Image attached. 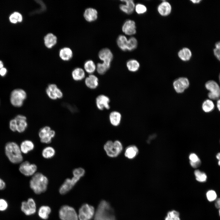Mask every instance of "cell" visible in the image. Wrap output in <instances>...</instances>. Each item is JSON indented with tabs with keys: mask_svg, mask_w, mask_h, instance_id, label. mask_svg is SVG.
I'll list each match as a JSON object with an SVG mask.
<instances>
[{
	"mask_svg": "<svg viewBox=\"0 0 220 220\" xmlns=\"http://www.w3.org/2000/svg\"><path fill=\"white\" fill-rule=\"evenodd\" d=\"M5 152L9 161L14 164L22 162L23 160L20 147L16 142H7L5 146Z\"/></svg>",
	"mask_w": 220,
	"mask_h": 220,
	"instance_id": "obj_1",
	"label": "cell"
},
{
	"mask_svg": "<svg viewBox=\"0 0 220 220\" xmlns=\"http://www.w3.org/2000/svg\"><path fill=\"white\" fill-rule=\"evenodd\" d=\"M94 220H116L112 208L105 200L99 204L94 216Z\"/></svg>",
	"mask_w": 220,
	"mask_h": 220,
	"instance_id": "obj_2",
	"label": "cell"
},
{
	"mask_svg": "<svg viewBox=\"0 0 220 220\" xmlns=\"http://www.w3.org/2000/svg\"><path fill=\"white\" fill-rule=\"evenodd\" d=\"M48 183L47 178L42 173L38 172L32 177L29 182L30 187L34 193L39 194L45 192Z\"/></svg>",
	"mask_w": 220,
	"mask_h": 220,
	"instance_id": "obj_3",
	"label": "cell"
},
{
	"mask_svg": "<svg viewBox=\"0 0 220 220\" xmlns=\"http://www.w3.org/2000/svg\"><path fill=\"white\" fill-rule=\"evenodd\" d=\"M104 148L108 156L114 158L118 156L121 153L123 146L121 142L118 140L114 141L109 140L105 144Z\"/></svg>",
	"mask_w": 220,
	"mask_h": 220,
	"instance_id": "obj_4",
	"label": "cell"
},
{
	"mask_svg": "<svg viewBox=\"0 0 220 220\" xmlns=\"http://www.w3.org/2000/svg\"><path fill=\"white\" fill-rule=\"evenodd\" d=\"M59 216L61 220H79L78 214L74 208L67 205L61 207Z\"/></svg>",
	"mask_w": 220,
	"mask_h": 220,
	"instance_id": "obj_5",
	"label": "cell"
},
{
	"mask_svg": "<svg viewBox=\"0 0 220 220\" xmlns=\"http://www.w3.org/2000/svg\"><path fill=\"white\" fill-rule=\"evenodd\" d=\"M26 92L24 90L17 89L13 90L11 93L10 101L14 106L20 107L23 105L24 101L27 98Z\"/></svg>",
	"mask_w": 220,
	"mask_h": 220,
	"instance_id": "obj_6",
	"label": "cell"
},
{
	"mask_svg": "<svg viewBox=\"0 0 220 220\" xmlns=\"http://www.w3.org/2000/svg\"><path fill=\"white\" fill-rule=\"evenodd\" d=\"M95 213L94 207L87 204H83L79 209L78 214L79 220H90Z\"/></svg>",
	"mask_w": 220,
	"mask_h": 220,
	"instance_id": "obj_7",
	"label": "cell"
},
{
	"mask_svg": "<svg viewBox=\"0 0 220 220\" xmlns=\"http://www.w3.org/2000/svg\"><path fill=\"white\" fill-rule=\"evenodd\" d=\"M206 88L209 91L208 97L212 100L218 99L220 97V88L218 84L213 80H209L205 84Z\"/></svg>",
	"mask_w": 220,
	"mask_h": 220,
	"instance_id": "obj_8",
	"label": "cell"
},
{
	"mask_svg": "<svg viewBox=\"0 0 220 220\" xmlns=\"http://www.w3.org/2000/svg\"><path fill=\"white\" fill-rule=\"evenodd\" d=\"M19 170L24 175L29 176L35 174L37 170V167L34 164H31L28 161H25L20 164Z\"/></svg>",
	"mask_w": 220,
	"mask_h": 220,
	"instance_id": "obj_9",
	"label": "cell"
},
{
	"mask_svg": "<svg viewBox=\"0 0 220 220\" xmlns=\"http://www.w3.org/2000/svg\"><path fill=\"white\" fill-rule=\"evenodd\" d=\"M173 84L175 91L178 93H181L184 92L188 87L189 82L187 78L181 77L175 80Z\"/></svg>",
	"mask_w": 220,
	"mask_h": 220,
	"instance_id": "obj_10",
	"label": "cell"
},
{
	"mask_svg": "<svg viewBox=\"0 0 220 220\" xmlns=\"http://www.w3.org/2000/svg\"><path fill=\"white\" fill-rule=\"evenodd\" d=\"M136 28L135 22L133 20L128 19L123 24L122 30L123 32L126 35L131 36L136 34Z\"/></svg>",
	"mask_w": 220,
	"mask_h": 220,
	"instance_id": "obj_11",
	"label": "cell"
},
{
	"mask_svg": "<svg viewBox=\"0 0 220 220\" xmlns=\"http://www.w3.org/2000/svg\"><path fill=\"white\" fill-rule=\"evenodd\" d=\"M98 56L103 63L109 65L111 64L113 57V53L109 49L105 48L101 49L99 52Z\"/></svg>",
	"mask_w": 220,
	"mask_h": 220,
	"instance_id": "obj_12",
	"label": "cell"
},
{
	"mask_svg": "<svg viewBox=\"0 0 220 220\" xmlns=\"http://www.w3.org/2000/svg\"><path fill=\"white\" fill-rule=\"evenodd\" d=\"M110 100L107 96L101 94L98 95L96 99V104L97 108L101 110L104 109H108L110 108Z\"/></svg>",
	"mask_w": 220,
	"mask_h": 220,
	"instance_id": "obj_13",
	"label": "cell"
},
{
	"mask_svg": "<svg viewBox=\"0 0 220 220\" xmlns=\"http://www.w3.org/2000/svg\"><path fill=\"white\" fill-rule=\"evenodd\" d=\"M120 1L124 3L119 5L120 10L126 14H132L135 10V5L134 1L133 0H122Z\"/></svg>",
	"mask_w": 220,
	"mask_h": 220,
	"instance_id": "obj_14",
	"label": "cell"
},
{
	"mask_svg": "<svg viewBox=\"0 0 220 220\" xmlns=\"http://www.w3.org/2000/svg\"><path fill=\"white\" fill-rule=\"evenodd\" d=\"M98 13L97 10L92 7L86 8L83 13V17L87 22H91L97 20L98 18Z\"/></svg>",
	"mask_w": 220,
	"mask_h": 220,
	"instance_id": "obj_15",
	"label": "cell"
},
{
	"mask_svg": "<svg viewBox=\"0 0 220 220\" xmlns=\"http://www.w3.org/2000/svg\"><path fill=\"white\" fill-rule=\"evenodd\" d=\"M14 119L17 122V131L20 133L24 132L28 126L26 117L22 115H18Z\"/></svg>",
	"mask_w": 220,
	"mask_h": 220,
	"instance_id": "obj_16",
	"label": "cell"
},
{
	"mask_svg": "<svg viewBox=\"0 0 220 220\" xmlns=\"http://www.w3.org/2000/svg\"><path fill=\"white\" fill-rule=\"evenodd\" d=\"M157 10L159 13L163 16L169 15L171 11V6L170 4L166 1L162 2L158 6Z\"/></svg>",
	"mask_w": 220,
	"mask_h": 220,
	"instance_id": "obj_17",
	"label": "cell"
},
{
	"mask_svg": "<svg viewBox=\"0 0 220 220\" xmlns=\"http://www.w3.org/2000/svg\"><path fill=\"white\" fill-rule=\"evenodd\" d=\"M57 39V36L54 34L51 33H48L44 37V45L46 48L51 49L56 45Z\"/></svg>",
	"mask_w": 220,
	"mask_h": 220,
	"instance_id": "obj_18",
	"label": "cell"
},
{
	"mask_svg": "<svg viewBox=\"0 0 220 220\" xmlns=\"http://www.w3.org/2000/svg\"><path fill=\"white\" fill-rule=\"evenodd\" d=\"M85 83L88 88L92 89H95L98 86V79L93 74H90L85 78Z\"/></svg>",
	"mask_w": 220,
	"mask_h": 220,
	"instance_id": "obj_19",
	"label": "cell"
},
{
	"mask_svg": "<svg viewBox=\"0 0 220 220\" xmlns=\"http://www.w3.org/2000/svg\"><path fill=\"white\" fill-rule=\"evenodd\" d=\"M75 185L72 179L67 178L60 187L59 192L61 194H65L69 191Z\"/></svg>",
	"mask_w": 220,
	"mask_h": 220,
	"instance_id": "obj_20",
	"label": "cell"
},
{
	"mask_svg": "<svg viewBox=\"0 0 220 220\" xmlns=\"http://www.w3.org/2000/svg\"><path fill=\"white\" fill-rule=\"evenodd\" d=\"M73 52L72 49L67 47L61 49L59 52V56L61 59L65 61L70 60L73 56Z\"/></svg>",
	"mask_w": 220,
	"mask_h": 220,
	"instance_id": "obj_21",
	"label": "cell"
},
{
	"mask_svg": "<svg viewBox=\"0 0 220 220\" xmlns=\"http://www.w3.org/2000/svg\"><path fill=\"white\" fill-rule=\"evenodd\" d=\"M109 117L110 123L113 126L116 127L120 124L122 116L119 112L117 111H112L110 113Z\"/></svg>",
	"mask_w": 220,
	"mask_h": 220,
	"instance_id": "obj_22",
	"label": "cell"
},
{
	"mask_svg": "<svg viewBox=\"0 0 220 220\" xmlns=\"http://www.w3.org/2000/svg\"><path fill=\"white\" fill-rule=\"evenodd\" d=\"M20 147L22 153L26 154L34 149V145L32 141L25 140L22 142Z\"/></svg>",
	"mask_w": 220,
	"mask_h": 220,
	"instance_id": "obj_23",
	"label": "cell"
},
{
	"mask_svg": "<svg viewBox=\"0 0 220 220\" xmlns=\"http://www.w3.org/2000/svg\"><path fill=\"white\" fill-rule=\"evenodd\" d=\"M138 153V148L134 145H130L126 149L124 155L128 159H132L134 158Z\"/></svg>",
	"mask_w": 220,
	"mask_h": 220,
	"instance_id": "obj_24",
	"label": "cell"
},
{
	"mask_svg": "<svg viewBox=\"0 0 220 220\" xmlns=\"http://www.w3.org/2000/svg\"><path fill=\"white\" fill-rule=\"evenodd\" d=\"M73 79L76 81H80L84 79L85 76V71L80 68H76L74 69L72 73Z\"/></svg>",
	"mask_w": 220,
	"mask_h": 220,
	"instance_id": "obj_25",
	"label": "cell"
},
{
	"mask_svg": "<svg viewBox=\"0 0 220 220\" xmlns=\"http://www.w3.org/2000/svg\"><path fill=\"white\" fill-rule=\"evenodd\" d=\"M178 55L179 57L182 61H188L191 59L192 53L189 49L185 47L179 51Z\"/></svg>",
	"mask_w": 220,
	"mask_h": 220,
	"instance_id": "obj_26",
	"label": "cell"
},
{
	"mask_svg": "<svg viewBox=\"0 0 220 220\" xmlns=\"http://www.w3.org/2000/svg\"><path fill=\"white\" fill-rule=\"evenodd\" d=\"M51 212L50 208L48 206H41L39 209L38 215L39 217L43 220H46Z\"/></svg>",
	"mask_w": 220,
	"mask_h": 220,
	"instance_id": "obj_27",
	"label": "cell"
},
{
	"mask_svg": "<svg viewBox=\"0 0 220 220\" xmlns=\"http://www.w3.org/2000/svg\"><path fill=\"white\" fill-rule=\"evenodd\" d=\"M128 39L124 35H119L117 37L116 42L119 48L122 50L127 51V45Z\"/></svg>",
	"mask_w": 220,
	"mask_h": 220,
	"instance_id": "obj_28",
	"label": "cell"
},
{
	"mask_svg": "<svg viewBox=\"0 0 220 220\" xmlns=\"http://www.w3.org/2000/svg\"><path fill=\"white\" fill-rule=\"evenodd\" d=\"M84 70L89 74H93L96 71V65L92 60L86 61L84 64Z\"/></svg>",
	"mask_w": 220,
	"mask_h": 220,
	"instance_id": "obj_29",
	"label": "cell"
},
{
	"mask_svg": "<svg viewBox=\"0 0 220 220\" xmlns=\"http://www.w3.org/2000/svg\"><path fill=\"white\" fill-rule=\"evenodd\" d=\"M126 66L129 71L132 72H135L138 70L140 65L139 62L137 60L131 59L127 61Z\"/></svg>",
	"mask_w": 220,
	"mask_h": 220,
	"instance_id": "obj_30",
	"label": "cell"
},
{
	"mask_svg": "<svg viewBox=\"0 0 220 220\" xmlns=\"http://www.w3.org/2000/svg\"><path fill=\"white\" fill-rule=\"evenodd\" d=\"M55 151L53 147L48 146L42 150V156L46 159H50L53 157L55 155Z\"/></svg>",
	"mask_w": 220,
	"mask_h": 220,
	"instance_id": "obj_31",
	"label": "cell"
},
{
	"mask_svg": "<svg viewBox=\"0 0 220 220\" xmlns=\"http://www.w3.org/2000/svg\"><path fill=\"white\" fill-rule=\"evenodd\" d=\"M137 39L133 36H131L128 40L127 45V51H132L136 48L138 46Z\"/></svg>",
	"mask_w": 220,
	"mask_h": 220,
	"instance_id": "obj_32",
	"label": "cell"
},
{
	"mask_svg": "<svg viewBox=\"0 0 220 220\" xmlns=\"http://www.w3.org/2000/svg\"><path fill=\"white\" fill-rule=\"evenodd\" d=\"M111 65L103 62L98 63L96 64V71L100 75H103L109 69Z\"/></svg>",
	"mask_w": 220,
	"mask_h": 220,
	"instance_id": "obj_33",
	"label": "cell"
},
{
	"mask_svg": "<svg viewBox=\"0 0 220 220\" xmlns=\"http://www.w3.org/2000/svg\"><path fill=\"white\" fill-rule=\"evenodd\" d=\"M214 107L213 102L210 99H207L205 101L202 105L203 110L206 112H211L213 110Z\"/></svg>",
	"mask_w": 220,
	"mask_h": 220,
	"instance_id": "obj_34",
	"label": "cell"
},
{
	"mask_svg": "<svg viewBox=\"0 0 220 220\" xmlns=\"http://www.w3.org/2000/svg\"><path fill=\"white\" fill-rule=\"evenodd\" d=\"M10 22L13 24H16L18 22H21L23 20V16L22 14L17 12H14L11 14L9 17Z\"/></svg>",
	"mask_w": 220,
	"mask_h": 220,
	"instance_id": "obj_35",
	"label": "cell"
},
{
	"mask_svg": "<svg viewBox=\"0 0 220 220\" xmlns=\"http://www.w3.org/2000/svg\"><path fill=\"white\" fill-rule=\"evenodd\" d=\"M194 174L196 180L200 182H204L207 179L206 174L198 170H196L194 171Z\"/></svg>",
	"mask_w": 220,
	"mask_h": 220,
	"instance_id": "obj_36",
	"label": "cell"
},
{
	"mask_svg": "<svg viewBox=\"0 0 220 220\" xmlns=\"http://www.w3.org/2000/svg\"><path fill=\"white\" fill-rule=\"evenodd\" d=\"M21 210L26 215H30L34 214L26 201H23L22 202Z\"/></svg>",
	"mask_w": 220,
	"mask_h": 220,
	"instance_id": "obj_37",
	"label": "cell"
},
{
	"mask_svg": "<svg viewBox=\"0 0 220 220\" xmlns=\"http://www.w3.org/2000/svg\"><path fill=\"white\" fill-rule=\"evenodd\" d=\"M55 134V132L51 130L46 135L40 139L41 142L42 143L48 144L51 141L52 139Z\"/></svg>",
	"mask_w": 220,
	"mask_h": 220,
	"instance_id": "obj_38",
	"label": "cell"
},
{
	"mask_svg": "<svg viewBox=\"0 0 220 220\" xmlns=\"http://www.w3.org/2000/svg\"><path fill=\"white\" fill-rule=\"evenodd\" d=\"M178 212L173 210L168 212L165 220H180Z\"/></svg>",
	"mask_w": 220,
	"mask_h": 220,
	"instance_id": "obj_39",
	"label": "cell"
},
{
	"mask_svg": "<svg viewBox=\"0 0 220 220\" xmlns=\"http://www.w3.org/2000/svg\"><path fill=\"white\" fill-rule=\"evenodd\" d=\"M135 10L139 14H141L145 13L147 10L146 7L144 5L138 3L135 5Z\"/></svg>",
	"mask_w": 220,
	"mask_h": 220,
	"instance_id": "obj_40",
	"label": "cell"
},
{
	"mask_svg": "<svg viewBox=\"0 0 220 220\" xmlns=\"http://www.w3.org/2000/svg\"><path fill=\"white\" fill-rule=\"evenodd\" d=\"M206 197L209 201L212 202L216 200L217 195L215 191L213 190H210L207 192Z\"/></svg>",
	"mask_w": 220,
	"mask_h": 220,
	"instance_id": "obj_41",
	"label": "cell"
},
{
	"mask_svg": "<svg viewBox=\"0 0 220 220\" xmlns=\"http://www.w3.org/2000/svg\"><path fill=\"white\" fill-rule=\"evenodd\" d=\"M85 170L82 168L79 167L74 169L72 172L74 176L81 178L85 174Z\"/></svg>",
	"mask_w": 220,
	"mask_h": 220,
	"instance_id": "obj_42",
	"label": "cell"
},
{
	"mask_svg": "<svg viewBox=\"0 0 220 220\" xmlns=\"http://www.w3.org/2000/svg\"><path fill=\"white\" fill-rule=\"evenodd\" d=\"M51 130V128L48 126H45L41 129L38 133V135L40 138L46 135Z\"/></svg>",
	"mask_w": 220,
	"mask_h": 220,
	"instance_id": "obj_43",
	"label": "cell"
},
{
	"mask_svg": "<svg viewBox=\"0 0 220 220\" xmlns=\"http://www.w3.org/2000/svg\"><path fill=\"white\" fill-rule=\"evenodd\" d=\"M31 210L34 214L36 212V205L35 201L32 198H29L27 201Z\"/></svg>",
	"mask_w": 220,
	"mask_h": 220,
	"instance_id": "obj_44",
	"label": "cell"
},
{
	"mask_svg": "<svg viewBox=\"0 0 220 220\" xmlns=\"http://www.w3.org/2000/svg\"><path fill=\"white\" fill-rule=\"evenodd\" d=\"M214 53L216 57L220 61V41L217 42L215 44Z\"/></svg>",
	"mask_w": 220,
	"mask_h": 220,
	"instance_id": "obj_45",
	"label": "cell"
},
{
	"mask_svg": "<svg viewBox=\"0 0 220 220\" xmlns=\"http://www.w3.org/2000/svg\"><path fill=\"white\" fill-rule=\"evenodd\" d=\"M17 124L16 120L14 119L11 120L9 123L10 130L13 132L17 131Z\"/></svg>",
	"mask_w": 220,
	"mask_h": 220,
	"instance_id": "obj_46",
	"label": "cell"
},
{
	"mask_svg": "<svg viewBox=\"0 0 220 220\" xmlns=\"http://www.w3.org/2000/svg\"><path fill=\"white\" fill-rule=\"evenodd\" d=\"M8 207L7 202L3 199H0V211H5L7 209Z\"/></svg>",
	"mask_w": 220,
	"mask_h": 220,
	"instance_id": "obj_47",
	"label": "cell"
},
{
	"mask_svg": "<svg viewBox=\"0 0 220 220\" xmlns=\"http://www.w3.org/2000/svg\"><path fill=\"white\" fill-rule=\"evenodd\" d=\"M190 163H196L201 161L198 156L195 153H191L189 156Z\"/></svg>",
	"mask_w": 220,
	"mask_h": 220,
	"instance_id": "obj_48",
	"label": "cell"
},
{
	"mask_svg": "<svg viewBox=\"0 0 220 220\" xmlns=\"http://www.w3.org/2000/svg\"><path fill=\"white\" fill-rule=\"evenodd\" d=\"M46 92L47 95L51 99L55 100L57 99L53 91L50 90L46 88Z\"/></svg>",
	"mask_w": 220,
	"mask_h": 220,
	"instance_id": "obj_49",
	"label": "cell"
},
{
	"mask_svg": "<svg viewBox=\"0 0 220 220\" xmlns=\"http://www.w3.org/2000/svg\"><path fill=\"white\" fill-rule=\"evenodd\" d=\"M6 184L5 181L0 178V190H3L6 188Z\"/></svg>",
	"mask_w": 220,
	"mask_h": 220,
	"instance_id": "obj_50",
	"label": "cell"
},
{
	"mask_svg": "<svg viewBox=\"0 0 220 220\" xmlns=\"http://www.w3.org/2000/svg\"><path fill=\"white\" fill-rule=\"evenodd\" d=\"M7 72L6 69L4 68H2L0 69V75L2 76H4L6 74Z\"/></svg>",
	"mask_w": 220,
	"mask_h": 220,
	"instance_id": "obj_51",
	"label": "cell"
},
{
	"mask_svg": "<svg viewBox=\"0 0 220 220\" xmlns=\"http://www.w3.org/2000/svg\"><path fill=\"white\" fill-rule=\"evenodd\" d=\"M215 207L218 208H220V198L217 199L215 203Z\"/></svg>",
	"mask_w": 220,
	"mask_h": 220,
	"instance_id": "obj_52",
	"label": "cell"
},
{
	"mask_svg": "<svg viewBox=\"0 0 220 220\" xmlns=\"http://www.w3.org/2000/svg\"><path fill=\"white\" fill-rule=\"evenodd\" d=\"M216 157L218 160V164L219 166H220V152H219L216 155Z\"/></svg>",
	"mask_w": 220,
	"mask_h": 220,
	"instance_id": "obj_53",
	"label": "cell"
},
{
	"mask_svg": "<svg viewBox=\"0 0 220 220\" xmlns=\"http://www.w3.org/2000/svg\"><path fill=\"white\" fill-rule=\"evenodd\" d=\"M217 106L218 110L220 111V99L217 101Z\"/></svg>",
	"mask_w": 220,
	"mask_h": 220,
	"instance_id": "obj_54",
	"label": "cell"
},
{
	"mask_svg": "<svg viewBox=\"0 0 220 220\" xmlns=\"http://www.w3.org/2000/svg\"><path fill=\"white\" fill-rule=\"evenodd\" d=\"M191 1L194 3H197L201 1L200 0H191Z\"/></svg>",
	"mask_w": 220,
	"mask_h": 220,
	"instance_id": "obj_55",
	"label": "cell"
},
{
	"mask_svg": "<svg viewBox=\"0 0 220 220\" xmlns=\"http://www.w3.org/2000/svg\"><path fill=\"white\" fill-rule=\"evenodd\" d=\"M3 64L2 62L0 61V69L3 68Z\"/></svg>",
	"mask_w": 220,
	"mask_h": 220,
	"instance_id": "obj_56",
	"label": "cell"
},
{
	"mask_svg": "<svg viewBox=\"0 0 220 220\" xmlns=\"http://www.w3.org/2000/svg\"><path fill=\"white\" fill-rule=\"evenodd\" d=\"M219 215L220 216V208H219Z\"/></svg>",
	"mask_w": 220,
	"mask_h": 220,
	"instance_id": "obj_57",
	"label": "cell"
},
{
	"mask_svg": "<svg viewBox=\"0 0 220 220\" xmlns=\"http://www.w3.org/2000/svg\"><path fill=\"white\" fill-rule=\"evenodd\" d=\"M219 81H220V74L219 75Z\"/></svg>",
	"mask_w": 220,
	"mask_h": 220,
	"instance_id": "obj_58",
	"label": "cell"
}]
</instances>
